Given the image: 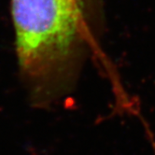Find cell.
<instances>
[{"mask_svg":"<svg viewBox=\"0 0 155 155\" xmlns=\"http://www.w3.org/2000/svg\"><path fill=\"white\" fill-rule=\"evenodd\" d=\"M100 0H12L20 70L37 106L68 90L90 49Z\"/></svg>","mask_w":155,"mask_h":155,"instance_id":"6da1fadb","label":"cell"}]
</instances>
